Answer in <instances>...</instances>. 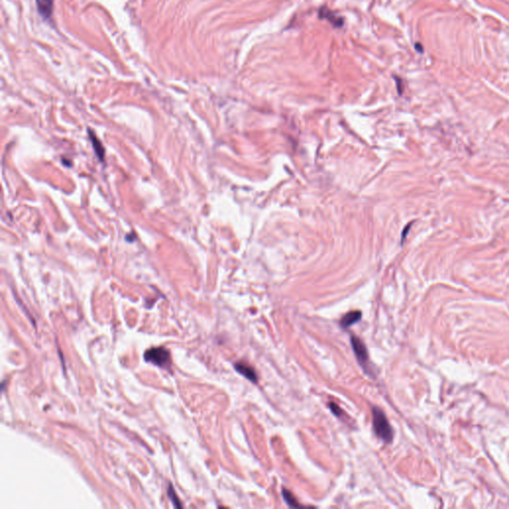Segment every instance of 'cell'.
<instances>
[{"instance_id":"1","label":"cell","mask_w":509,"mask_h":509,"mask_svg":"<svg viewBox=\"0 0 509 509\" xmlns=\"http://www.w3.org/2000/svg\"><path fill=\"white\" fill-rule=\"evenodd\" d=\"M372 414L375 434L384 443H391L393 441V430L384 412L379 408L374 407L372 409Z\"/></svg>"},{"instance_id":"10","label":"cell","mask_w":509,"mask_h":509,"mask_svg":"<svg viewBox=\"0 0 509 509\" xmlns=\"http://www.w3.org/2000/svg\"><path fill=\"white\" fill-rule=\"evenodd\" d=\"M329 409H330V410L332 411V413H333L335 416H337V417H340V416L343 414V412L340 410V408L338 407L335 403H329Z\"/></svg>"},{"instance_id":"3","label":"cell","mask_w":509,"mask_h":509,"mask_svg":"<svg viewBox=\"0 0 509 509\" xmlns=\"http://www.w3.org/2000/svg\"><path fill=\"white\" fill-rule=\"evenodd\" d=\"M351 346L353 348V351L355 353V356L358 360V362L360 363V365L363 367L366 371L367 365H368V352H367V348L365 346V344L363 343V341L356 337V336H351Z\"/></svg>"},{"instance_id":"2","label":"cell","mask_w":509,"mask_h":509,"mask_svg":"<svg viewBox=\"0 0 509 509\" xmlns=\"http://www.w3.org/2000/svg\"><path fill=\"white\" fill-rule=\"evenodd\" d=\"M143 358L146 362H150L156 366L166 368L170 365V352L164 347H152L145 351Z\"/></svg>"},{"instance_id":"9","label":"cell","mask_w":509,"mask_h":509,"mask_svg":"<svg viewBox=\"0 0 509 509\" xmlns=\"http://www.w3.org/2000/svg\"><path fill=\"white\" fill-rule=\"evenodd\" d=\"M168 494H169V496H170V498H171V500H172V502H173L174 506H176V507H181V504H180V502H179V499H178V497H177V495H176V493H175L174 489H172V487H171V486L169 487V489H168Z\"/></svg>"},{"instance_id":"8","label":"cell","mask_w":509,"mask_h":509,"mask_svg":"<svg viewBox=\"0 0 509 509\" xmlns=\"http://www.w3.org/2000/svg\"><path fill=\"white\" fill-rule=\"evenodd\" d=\"M90 135H91L92 142H93V144H94V146H95V150H96V152H97L98 156H99L101 159H102V156H103V154H104V151H103V149L102 148V144H101L100 142L98 141V139H97V138H95V137H93V136H92V132H90Z\"/></svg>"},{"instance_id":"6","label":"cell","mask_w":509,"mask_h":509,"mask_svg":"<svg viewBox=\"0 0 509 509\" xmlns=\"http://www.w3.org/2000/svg\"><path fill=\"white\" fill-rule=\"evenodd\" d=\"M37 6L39 13L43 17L48 18L51 15L52 12V5H53V0H36Z\"/></svg>"},{"instance_id":"4","label":"cell","mask_w":509,"mask_h":509,"mask_svg":"<svg viewBox=\"0 0 509 509\" xmlns=\"http://www.w3.org/2000/svg\"><path fill=\"white\" fill-rule=\"evenodd\" d=\"M234 367L237 370V372H239L241 375H243L245 378H247L251 382H253V383L258 382V376H257V373L253 367L246 364L245 362H237V363H235Z\"/></svg>"},{"instance_id":"5","label":"cell","mask_w":509,"mask_h":509,"mask_svg":"<svg viewBox=\"0 0 509 509\" xmlns=\"http://www.w3.org/2000/svg\"><path fill=\"white\" fill-rule=\"evenodd\" d=\"M362 317V313L361 311H358V310H354V311H350L346 313L340 320V326L343 328V329H347L349 328L350 326L357 324L358 322H360Z\"/></svg>"},{"instance_id":"7","label":"cell","mask_w":509,"mask_h":509,"mask_svg":"<svg viewBox=\"0 0 509 509\" xmlns=\"http://www.w3.org/2000/svg\"><path fill=\"white\" fill-rule=\"evenodd\" d=\"M283 497H284L285 502L289 506H299L300 505V503L298 502V500L294 497V495L289 490H287V489H283Z\"/></svg>"}]
</instances>
